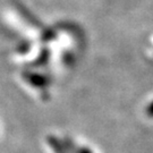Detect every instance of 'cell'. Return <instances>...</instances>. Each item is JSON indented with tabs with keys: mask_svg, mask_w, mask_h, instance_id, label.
Here are the masks:
<instances>
[{
	"mask_svg": "<svg viewBox=\"0 0 153 153\" xmlns=\"http://www.w3.org/2000/svg\"><path fill=\"white\" fill-rule=\"evenodd\" d=\"M53 38H55V32L51 31V30H48V31H45V32L43 33L42 40H43V41H50V40H52Z\"/></svg>",
	"mask_w": 153,
	"mask_h": 153,
	"instance_id": "277c9868",
	"label": "cell"
},
{
	"mask_svg": "<svg viewBox=\"0 0 153 153\" xmlns=\"http://www.w3.org/2000/svg\"><path fill=\"white\" fill-rule=\"evenodd\" d=\"M48 143H49L50 146L53 149V151L56 153H68V150L64 146V143L58 141V138H56L53 136H49L48 137Z\"/></svg>",
	"mask_w": 153,
	"mask_h": 153,
	"instance_id": "7a4b0ae2",
	"label": "cell"
},
{
	"mask_svg": "<svg viewBox=\"0 0 153 153\" xmlns=\"http://www.w3.org/2000/svg\"><path fill=\"white\" fill-rule=\"evenodd\" d=\"M146 115H148L149 117H152L153 118V102L146 108Z\"/></svg>",
	"mask_w": 153,
	"mask_h": 153,
	"instance_id": "5b68a950",
	"label": "cell"
},
{
	"mask_svg": "<svg viewBox=\"0 0 153 153\" xmlns=\"http://www.w3.org/2000/svg\"><path fill=\"white\" fill-rule=\"evenodd\" d=\"M78 153H92L88 149L86 148H82V149H78Z\"/></svg>",
	"mask_w": 153,
	"mask_h": 153,
	"instance_id": "8992f818",
	"label": "cell"
},
{
	"mask_svg": "<svg viewBox=\"0 0 153 153\" xmlns=\"http://www.w3.org/2000/svg\"><path fill=\"white\" fill-rule=\"evenodd\" d=\"M24 77L30 84H32L35 88H44L49 83L47 77H44L43 75H40V74H35V73H25Z\"/></svg>",
	"mask_w": 153,
	"mask_h": 153,
	"instance_id": "6da1fadb",
	"label": "cell"
},
{
	"mask_svg": "<svg viewBox=\"0 0 153 153\" xmlns=\"http://www.w3.org/2000/svg\"><path fill=\"white\" fill-rule=\"evenodd\" d=\"M49 57H50V52L47 49H43L42 50V52H41V55H40V57L33 62L32 66H34V67H39V66L45 65L47 61H48V59H49Z\"/></svg>",
	"mask_w": 153,
	"mask_h": 153,
	"instance_id": "3957f363",
	"label": "cell"
}]
</instances>
